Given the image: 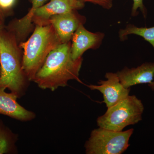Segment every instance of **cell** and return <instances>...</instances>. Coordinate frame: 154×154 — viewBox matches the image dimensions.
<instances>
[{
	"label": "cell",
	"mask_w": 154,
	"mask_h": 154,
	"mask_svg": "<svg viewBox=\"0 0 154 154\" xmlns=\"http://www.w3.org/2000/svg\"><path fill=\"white\" fill-rule=\"evenodd\" d=\"M71 45V41L61 43L50 53L33 80L39 88L54 91L60 87L67 85L70 80L82 83L79 72L83 57L74 60Z\"/></svg>",
	"instance_id": "6da1fadb"
},
{
	"label": "cell",
	"mask_w": 154,
	"mask_h": 154,
	"mask_svg": "<svg viewBox=\"0 0 154 154\" xmlns=\"http://www.w3.org/2000/svg\"><path fill=\"white\" fill-rule=\"evenodd\" d=\"M23 51L13 34L5 29L0 32V88L8 89L21 98L30 81L22 67Z\"/></svg>",
	"instance_id": "7a4b0ae2"
},
{
	"label": "cell",
	"mask_w": 154,
	"mask_h": 154,
	"mask_svg": "<svg viewBox=\"0 0 154 154\" xmlns=\"http://www.w3.org/2000/svg\"><path fill=\"white\" fill-rule=\"evenodd\" d=\"M61 43L50 24L35 25L30 38L19 43L23 50L22 67L30 82H33L50 53Z\"/></svg>",
	"instance_id": "3957f363"
},
{
	"label": "cell",
	"mask_w": 154,
	"mask_h": 154,
	"mask_svg": "<svg viewBox=\"0 0 154 154\" xmlns=\"http://www.w3.org/2000/svg\"><path fill=\"white\" fill-rule=\"evenodd\" d=\"M144 110L141 100L134 95H129L107 108L105 114L97 119V125L115 131H122L126 126L142 120Z\"/></svg>",
	"instance_id": "277c9868"
},
{
	"label": "cell",
	"mask_w": 154,
	"mask_h": 154,
	"mask_svg": "<svg viewBox=\"0 0 154 154\" xmlns=\"http://www.w3.org/2000/svg\"><path fill=\"white\" fill-rule=\"evenodd\" d=\"M133 132V128L117 131L99 127L92 131L85 144L86 153H123L130 146V138Z\"/></svg>",
	"instance_id": "5b68a950"
},
{
	"label": "cell",
	"mask_w": 154,
	"mask_h": 154,
	"mask_svg": "<svg viewBox=\"0 0 154 154\" xmlns=\"http://www.w3.org/2000/svg\"><path fill=\"white\" fill-rule=\"evenodd\" d=\"M105 77L107 80L99 81V85L87 86L91 91L97 90L101 92L104 98L103 102L109 108L129 95L131 89L123 87L116 73H106Z\"/></svg>",
	"instance_id": "8992f818"
},
{
	"label": "cell",
	"mask_w": 154,
	"mask_h": 154,
	"mask_svg": "<svg viewBox=\"0 0 154 154\" xmlns=\"http://www.w3.org/2000/svg\"><path fill=\"white\" fill-rule=\"evenodd\" d=\"M86 22V17L79 14L77 11H74L53 16L48 24L53 25L61 42L64 43L71 41L77 29Z\"/></svg>",
	"instance_id": "52a82bcc"
},
{
	"label": "cell",
	"mask_w": 154,
	"mask_h": 154,
	"mask_svg": "<svg viewBox=\"0 0 154 154\" xmlns=\"http://www.w3.org/2000/svg\"><path fill=\"white\" fill-rule=\"evenodd\" d=\"M85 3L80 0H50L36 11L33 17V24L46 25L53 16L82 9Z\"/></svg>",
	"instance_id": "ba28073f"
},
{
	"label": "cell",
	"mask_w": 154,
	"mask_h": 154,
	"mask_svg": "<svg viewBox=\"0 0 154 154\" xmlns=\"http://www.w3.org/2000/svg\"><path fill=\"white\" fill-rule=\"evenodd\" d=\"M102 32L93 33L87 30L84 25H80L71 39V53L74 60L82 57L84 53L89 49H97L102 44L105 37Z\"/></svg>",
	"instance_id": "9c48e42d"
},
{
	"label": "cell",
	"mask_w": 154,
	"mask_h": 154,
	"mask_svg": "<svg viewBox=\"0 0 154 154\" xmlns=\"http://www.w3.org/2000/svg\"><path fill=\"white\" fill-rule=\"evenodd\" d=\"M116 73L122 85L127 89L136 85L149 84L154 78V62L145 63L131 69L125 67Z\"/></svg>",
	"instance_id": "30bf717a"
},
{
	"label": "cell",
	"mask_w": 154,
	"mask_h": 154,
	"mask_svg": "<svg viewBox=\"0 0 154 154\" xmlns=\"http://www.w3.org/2000/svg\"><path fill=\"white\" fill-rule=\"evenodd\" d=\"M0 88V114L22 122L31 121L36 117L34 112L22 107L17 102L18 97L12 93H6Z\"/></svg>",
	"instance_id": "8fae6325"
},
{
	"label": "cell",
	"mask_w": 154,
	"mask_h": 154,
	"mask_svg": "<svg viewBox=\"0 0 154 154\" xmlns=\"http://www.w3.org/2000/svg\"><path fill=\"white\" fill-rule=\"evenodd\" d=\"M18 137L0 120V154L17 153Z\"/></svg>",
	"instance_id": "7c38bea8"
},
{
	"label": "cell",
	"mask_w": 154,
	"mask_h": 154,
	"mask_svg": "<svg viewBox=\"0 0 154 154\" xmlns=\"http://www.w3.org/2000/svg\"><path fill=\"white\" fill-rule=\"evenodd\" d=\"M130 34H135L141 36L154 48V26L151 28H138L134 25L128 24L125 29H121L119 32V36L121 41H124Z\"/></svg>",
	"instance_id": "4fadbf2b"
},
{
	"label": "cell",
	"mask_w": 154,
	"mask_h": 154,
	"mask_svg": "<svg viewBox=\"0 0 154 154\" xmlns=\"http://www.w3.org/2000/svg\"><path fill=\"white\" fill-rule=\"evenodd\" d=\"M133 5L131 11V16L135 17L138 15V12L137 11L138 9L141 11L143 14L144 17L146 18L147 15V11L145 7L143 5V0H133Z\"/></svg>",
	"instance_id": "5bb4252c"
},
{
	"label": "cell",
	"mask_w": 154,
	"mask_h": 154,
	"mask_svg": "<svg viewBox=\"0 0 154 154\" xmlns=\"http://www.w3.org/2000/svg\"><path fill=\"white\" fill-rule=\"evenodd\" d=\"M85 2H90L101 6L103 8L109 10L113 6V0H80Z\"/></svg>",
	"instance_id": "9a60e30c"
},
{
	"label": "cell",
	"mask_w": 154,
	"mask_h": 154,
	"mask_svg": "<svg viewBox=\"0 0 154 154\" xmlns=\"http://www.w3.org/2000/svg\"><path fill=\"white\" fill-rule=\"evenodd\" d=\"M16 0H0V9L7 14L13 8Z\"/></svg>",
	"instance_id": "2e32d148"
},
{
	"label": "cell",
	"mask_w": 154,
	"mask_h": 154,
	"mask_svg": "<svg viewBox=\"0 0 154 154\" xmlns=\"http://www.w3.org/2000/svg\"><path fill=\"white\" fill-rule=\"evenodd\" d=\"M6 14V13L0 9V23L4 24Z\"/></svg>",
	"instance_id": "e0dca14e"
},
{
	"label": "cell",
	"mask_w": 154,
	"mask_h": 154,
	"mask_svg": "<svg viewBox=\"0 0 154 154\" xmlns=\"http://www.w3.org/2000/svg\"><path fill=\"white\" fill-rule=\"evenodd\" d=\"M149 87L151 89L152 91H154V82L153 81L152 83L148 84Z\"/></svg>",
	"instance_id": "ac0fdd59"
},
{
	"label": "cell",
	"mask_w": 154,
	"mask_h": 154,
	"mask_svg": "<svg viewBox=\"0 0 154 154\" xmlns=\"http://www.w3.org/2000/svg\"><path fill=\"white\" fill-rule=\"evenodd\" d=\"M5 29V27H4V24L0 23V32L2 31L4 29Z\"/></svg>",
	"instance_id": "d6986e66"
},
{
	"label": "cell",
	"mask_w": 154,
	"mask_h": 154,
	"mask_svg": "<svg viewBox=\"0 0 154 154\" xmlns=\"http://www.w3.org/2000/svg\"><path fill=\"white\" fill-rule=\"evenodd\" d=\"M0 75H1V63H0Z\"/></svg>",
	"instance_id": "ffe728a7"
}]
</instances>
